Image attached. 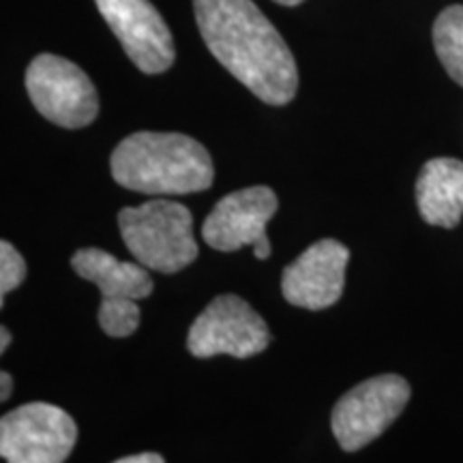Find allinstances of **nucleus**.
Here are the masks:
<instances>
[{
  "mask_svg": "<svg viewBox=\"0 0 463 463\" xmlns=\"http://www.w3.org/2000/svg\"><path fill=\"white\" fill-rule=\"evenodd\" d=\"M347 260L350 251L339 241L314 242L283 270V298L289 305L309 311L333 307L344 294Z\"/></svg>",
  "mask_w": 463,
  "mask_h": 463,
  "instance_id": "10",
  "label": "nucleus"
},
{
  "mask_svg": "<svg viewBox=\"0 0 463 463\" xmlns=\"http://www.w3.org/2000/svg\"><path fill=\"white\" fill-rule=\"evenodd\" d=\"M416 204L430 225L455 228L463 217V161L453 157L427 161L416 181Z\"/></svg>",
  "mask_w": 463,
  "mask_h": 463,
  "instance_id": "11",
  "label": "nucleus"
},
{
  "mask_svg": "<svg viewBox=\"0 0 463 463\" xmlns=\"http://www.w3.org/2000/svg\"><path fill=\"white\" fill-rule=\"evenodd\" d=\"M78 425L58 405L34 402L0 419V455L7 463H65Z\"/></svg>",
  "mask_w": 463,
  "mask_h": 463,
  "instance_id": "5",
  "label": "nucleus"
},
{
  "mask_svg": "<svg viewBox=\"0 0 463 463\" xmlns=\"http://www.w3.org/2000/svg\"><path fill=\"white\" fill-rule=\"evenodd\" d=\"M275 3L283 5V7H297V5L303 3V0H275Z\"/></svg>",
  "mask_w": 463,
  "mask_h": 463,
  "instance_id": "19",
  "label": "nucleus"
},
{
  "mask_svg": "<svg viewBox=\"0 0 463 463\" xmlns=\"http://www.w3.org/2000/svg\"><path fill=\"white\" fill-rule=\"evenodd\" d=\"M118 228L136 262L157 273H178L198 258L194 217L170 200H150L118 213Z\"/></svg>",
  "mask_w": 463,
  "mask_h": 463,
  "instance_id": "3",
  "label": "nucleus"
},
{
  "mask_svg": "<svg viewBox=\"0 0 463 463\" xmlns=\"http://www.w3.org/2000/svg\"><path fill=\"white\" fill-rule=\"evenodd\" d=\"M26 279V262L11 242H0V305L5 297Z\"/></svg>",
  "mask_w": 463,
  "mask_h": 463,
  "instance_id": "15",
  "label": "nucleus"
},
{
  "mask_svg": "<svg viewBox=\"0 0 463 463\" xmlns=\"http://www.w3.org/2000/svg\"><path fill=\"white\" fill-rule=\"evenodd\" d=\"M433 45L444 69L463 86V5H453L433 24Z\"/></svg>",
  "mask_w": 463,
  "mask_h": 463,
  "instance_id": "13",
  "label": "nucleus"
},
{
  "mask_svg": "<svg viewBox=\"0 0 463 463\" xmlns=\"http://www.w3.org/2000/svg\"><path fill=\"white\" fill-rule=\"evenodd\" d=\"M109 170L120 187L148 195L198 194L215 181L208 150L184 133H133L114 148Z\"/></svg>",
  "mask_w": 463,
  "mask_h": 463,
  "instance_id": "2",
  "label": "nucleus"
},
{
  "mask_svg": "<svg viewBox=\"0 0 463 463\" xmlns=\"http://www.w3.org/2000/svg\"><path fill=\"white\" fill-rule=\"evenodd\" d=\"M270 344V333L262 316L236 294H222L191 324L187 347L194 356L234 358L256 356Z\"/></svg>",
  "mask_w": 463,
  "mask_h": 463,
  "instance_id": "7",
  "label": "nucleus"
},
{
  "mask_svg": "<svg viewBox=\"0 0 463 463\" xmlns=\"http://www.w3.org/2000/svg\"><path fill=\"white\" fill-rule=\"evenodd\" d=\"M73 270L101 289V300H142L153 292L146 266L123 262L103 249H80L71 258Z\"/></svg>",
  "mask_w": 463,
  "mask_h": 463,
  "instance_id": "12",
  "label": "nucleus"
},
{
  "mask_svg": "<svg viewBox=\"0 0 463 463\" xmlns=\"http://www.w3.org/2000/svg\"><path fill=\"white\" fill-rule=\"evenodd\" d=\"M0 337H3V341H0V352H7V347L11 344V335L5 326L0 328Z\"/></svg>",
  "mask_w": 463,
  "mask_h": 463,
  "instance_id": "18",
  "label": "nucleus"
},
{
  "mask_svg": "<svg viewBox=\"0 0 463 463\" xmlns=\"http://www.w3.org/2000/svg\"><path fill=\"white\" fill-rule=\"evenodd\" d=\"M410 402V384L399 375H378L345 392L333 408L331 427L339 447L354 453L380 438Z\"/></svg>",
  "mask_w": 463,
  "mask_h": 463,
  "instance_id": "6",
  "label": "nucleus"
},
{
  "mask_svg": "<svg viewBox=\"0 0 463 463\" xmlns=\"http://www.w3.org/2000/svg\"><path fill=\"white\" fill-rule=\"evenodd\" d=\"M277 213V195L269 187H247L225 195L202 225V239L217 251L251 247L258 260L270 256L266 225Z\"/></svg>",
  "mask_w": 463,
  "mask_h": 463,
  "instance_id": "8",
  "label": "nucleus"
},
{
  "mask_svg": "<svg viewBox=\"0 0 463 463\" xmlns=\"http://www.w3.org/2000/svg\"><path fill=\"white\" fill-rule=\"evenodd\" d=\"M206 48L269 106H286L298 89L297 61L253 0H194Z\"/></svg>",
  "mask_w": 463,
  "mask_h": 463,
  "instance_id": "1",
  "label": "nucleus"
},
{
  "mask_svg": "<svg viewBox=\"0 0 463 463\" xmlns=\"http://www.w3.org/2000/svg\"><path fill=\"white\" fill-rule=\"evenodd\" d=\"M95 5L142 73H164L174 65L172 33L150 0H95Z\"/></svg>",
  "mask_w": 463,
  "mask_h": 463,
  "instance_id": "9",
  "label": "nucleus"
},
{
  "mask_svg": "<svg viewBox=\"0 0 463 463\" xmlns=\"http://www.w3.org/2000/svg\"><path fill=\"white\" fill-rule=\"evenodd\" d=\"M114 463H165V461H164V457L157 453H140V455L123 457V459L114 461Z\"/></svg>",
  "mask_w": 463,
  "mask_h": 463,
  "instance_id": "16",
  "label": "nucleus"
},
{
  "mask_svg": "<svg viewBox=\"0 0 463 463\" xmlns=\"http://www.w3.org/2000/svg\"><path fill=\"white\" fill-rule=\"evenodd\" d=\"M26 90L37 112L65 129L89 127L99 114L95 84L75 62L39 54L26 69Z\"/></svg>",
  "mask_w": 463,
  "mask_h": 463,
  "instance_id": "4",
  "label": "nucleus"
},
{
  "mask_svg": "<svg viewBox=\"0 0 463 463\" xmlns=\"http://www.w3.org/2000/svg\"><path fill=\"white\" fill-rule=\"evenodd\" d=\"M0 402H7L11 395V389H14V382H11V375L7 372L0 373Z\"/></svg>",
  "mask_w": 463,
  "mask_h": 463,
  "instance_id": "17",
  "label": "nucleus"
},
{
  "mask_svg": "<svg viewBox=\"0 0 463 463\" xmlns=\"http://www.w3.org/2000/svg\"><path fill=\"white\" fill-rule=\"evenodd\" d=\"M99 326L109 337H129L140 326L137 300H101Z\"/></svg>",
  "mask_w": 463,
  "mask_h": 463,
  "instance_id": "14",
  "label": "nucleus"
}]
</instances>
